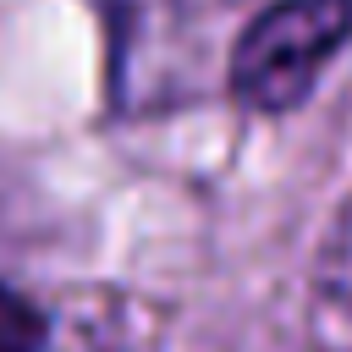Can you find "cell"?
<instances>
[{
  "label": "cell",
  "mask_w": 352,
  "mask_h": 352,
  "mask_svg": "<svg viewBox=\"0 0 352 352\" xmlns=\"http://www.w3.org/2000/svg\"><path fill=\"white\" fill-rule=\"evenodd\" d=\"M352 38V0H270L231 44L226 82L248 110L280 116L302 104L324 60Z\"/></svg>",
  "instance_id": "1"
},
{
  "label": "cell",
  "mask_w": 352,
  "mask_h": 352,
  "mask_svg": "<svg viewBox=\"0 0 352 352\" xmlns=\"http://www.w3.org/2000/svg\"><path fill=\"white\" fill-rule=\"evenodd\" d=\"M314 324L330 341H352V198L336 214L314 270Z\"/></svg>",
  "instance_id": "2"
},
{
  "label": "cell",
  "mask_w": 352,
  "mask_h": 352,
  "mask_svg": "<svg viewBox=\"0 0 352 352\" xmlns=\"http://www.w3.org/2000/svg\"><path fill=\"white\" fill-rule=\"evenodd\" d=\"M0 352H44V314L0 280Z\"/></svg>",
  "instance_id": "3"
}]
</instances>
